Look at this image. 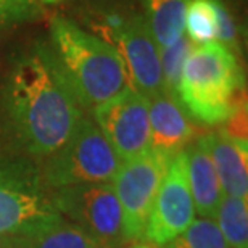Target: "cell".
I'll return each mask as SVG.
<instances>
[{"label":"cell","mask_w":248,"mask_h":248,"mask_svg":"<svg viewBox=\"0 0 248 248\" xmlns=\"http://www.w3.org/2000/svg\"><path fill=\"white\" fill-rule=\"evenodd\" d=\"M7 105L23 145L39 156L60 150L84 116L55 58L44 50L26 53L13 66Z\"/></svg>","instance_id":"obj_1"},{"label":"cell","mask_w":248,"mask_h":248,"mask_svg":"<svg viewBox=\"0 0 248 248\" xmlns=\"http://www.w3.org/2000/svg\"><path fill=\"white\" fill-rule=\"evenodd\" d=\"M50 36L53 58L81 107L93 110L129 87L123 60L102 37L62 16L52 19Z\"/></svg>","instance_id":"obj_2"},{"label":"cell","mask_w":248,"mask_h":248,"mask_svg":"<svg viewBox=\"0 0 248 248\" xmlns=\"http://www.w3.org/2000/svg\"><path fill=\"white\" fill-rule=\"evenodd\" d=\"M177 98L187 115L205 124L226 123L247 107L235 53L219 42L193 47L182 68Z\"/></svg>","instance_id":"obj_3"},{"label":"cell","mask_w":248,"mask_h":248,"mask_svg":"<svg viewBox=\"0 0 248 248\" xmlns=\"http://www.w3.org/2000/svg\"><path fill=\"white\" fill-rule=\"evenodd\" d=\"M121 160L92 118L82 116L68 142L48 156L46 181L53 188L111 184Z\"/></svg>","instance_id":"obj_4"},{"label":"cell","mask_w":248,"mask_h":248,"mask_svg":"<svg viewBox=\"0 0 248 248\" xmlns=\"http://www.w3.org/2000/svg\"><path fill=\"white\" fill-rule=\"evenodd\" d=\"M50 203L58 215L82 229L102 248H121L127 244L121 206L111 184L55 188Z\"/></svg>","instance_id":"obj_5"},{"label":"cell","mask_w":248,"mask_h":248,"mask_svg":"<svg viewBox=\"0 0 248 248\" xmlns=\"http://www.w3.org/2000/svg\"><path fill=\"white\" fill-rule=\"evenodd\" d=\"M172 156L150 148L143 155L121 163L111 186L121 206L127 244L143 239L153 202Z\"/></svg>","instance_id":"obj_6"},{"label":"cell","mask_w":248,"mask_h":248,"mask_svg":"<svg viewBox=\"0 0 248 248\" xmlns=\"http://www.w3.org/2000/svg\"><path fill=\"white\" fill-rule=\"evenodd\" d=\"M98 31L123 60L129 87L145 98L163 91L160 48L153 41L143 16H110Z\"/></svg>","instance_id":"obj_7"},{"label":"cell","mask_w":248,"mask_h":248,"mask_svg":"<svg viewBox=\"0 0 248 248\" xmlns=\"http://www.w3.org/2000/svg\"><path fill=\"white\" fill-rule=\"evenodd\" d=\"M93 121L121 163L150 150L148 100L127 87L111 100L93 108Z\"/></svg>","instance_id":"obj_8"},{"label":"cell","mask_w":248,"mask_h":248,"mask_svg":"<svg viewBox=\"0 0 248 248\" xmlns=\"http://www.w3.org/2000/svg\"><path fill=\"white\" fill-rule=\"evenodd\" d=\"M195 205L188 186L184 150L171 158L148 216L143 239L147 244L165 247L181 235L195 219Z\"/></svg>","instance_id":"obj_9"},{"label":"cell","mask_w":248,"mask_h":248,"mask_svg":"<svg viewBox=\"0 0 248 248\" xmlns=\"http://www.w3.org/2000/svg\"><path fill=\"white\" fill-rule=\"evenodd\" d=\"M148 100V123H150V147L166 155H176L192 142L195 129L188 121L187 111L179 98L165 91Z\"/></svg>","instance_id":"obj_10"},{"label":"cell","mask_w":248,"mask_h":248,"mask_svg":"<svg viewBox=\"0 0 248 248\" xmlns=\"http://www.w3.org/2000/svg\"><path fill=\"white\" fill-rule=\"evenodd\" d=\"M60 215L50 200L29 190L0 186V234L24 235L55 221Z\"/></svg>","instance_id":"obj_11"},{"label":"cell","mask_w":248,"mask_h":248,"mask_svg":"<svg viewBox=\"0 0 248 248\" xmlns=\"http://www.w3.org/2000/svg\"><path fill=\"white\" fill-rule=\"evenodd\" d=\"M184 153L195 213H198L202 217L215 221L216 211L224 193H222L215 163L211 160L206 136L197 139L187 150H184Z\"/></svg>","instance_id":"obj_12"},{"label":"cell","mask_w":248,"mask_h":248,"mask_svg":"<svg viewBox=\"0 0 248 248\" xmlns=\"http://www.w3.org/2000/svg\"><path fill=\"white\" fill-rule=\"evenodd\" d=\"M224 197L248 198V145L224 131L206 136Z\"/></svg>","instance_id":"obj_13"},{"label":"cell","mask_w":248,"mask_h":248,"mask_svg":"<svg viewBox=\"0 0 248 248\" xmlns=\"http://www.w3.org/2000/svg\"><path fill=\"white\" fill-rule=\"evenodd\" d=\"M188 0H143L145 21L156 47L163 50L184 36Z\"/></svg>","instance_id":"obj_14"},{"label":"cell","mask_w":248,"mask_h":248,"mask_svg":"<svg viewBox=\"0 0 248 248\" xmlns=\"http://www.w3.org/2000/svg\"><path fill=\"white\" fill-rule=\"evenodd\" d=\"M21 248H102L78 226L64 217L21 235Z\"/></svg>","instance_id":"obj_15"},{"label":"cell","mask_w":248,"mask_h":248,"mask_svg":"<svg viewBox=\"0 0 248 248\" xmlns=\"http://www.w3.org/2000/svg\"><path fill=\"white\" fill-rule=\"evenodd\" d=\"M215 219L231 248H248V198L222 197Z\"/></svg>","instance_id":"obj_16"},{"label":"cell","mask_w":248,"mask_h":248,"mask_svg":"<svg viewBox=\"0 0 248 248\" xmlns=\"http://www.w3.org/2000/svg\"><path fill=\"white\" fill-rule=\"evenodd\" d=\"M184 34L193 46L216 42L215 0H188L184 16Z\"/></svg>","instance_id":"obj_17"},{"label":"cell","mask_w":248,"mask_h":248,"mask_svg":"<svg viewBox=\"0 0 248 248\" xmlns=\"http://www.w3.org/2000/svg\"><path fill=\"white\" fill-rule=\"evenodd\" d=\"M165 248H231L217 229L216 222L206 217L193 219L192 224L166 244Z\"/></svg>","instance_id":"obj_18"},{"label":"cell","mask_w":248,"mask_h":248,"mask_svg":"<svg viewBox=\"0 0 248 248\" xmlns=\"http://www.w3.org/2000/svg\"><path fill=\"white\" fill-rule=\"evenodd\" d=\"M193 47L195 46L192 44V41L184 34L172 46L160 50L163 91L172 97H177V87H179L182 68H184V63Z\"/></svg>","instance_id":"obj_19"},{"label":"cell","mask_w":248,"mask_h":248,"mask_svg":"<svg viewBox=\"0 0 248 248\" xmlns=\"http://www.w3.org/2000/svg\"><path fill=\"white\" fill-rule=\"evenodd\" d=\"M42 13L44 5L39 0H0V24L34 21Z\"/></svg>","instance_id":"obj_20"},{"label":"cell","mask_w":248,"mask_h":248,"mask_svg":"<svg viewBox=\"0 0 248 248\" xmlns=\"http://www.w3.org/2000/svg\"><path fill=\"white\" fill-rule=\"evenodd\" d=\"M215 8H216V42L222 44L224 47L232 50V48L237 47L235 23L221 0H215Z\"/></svg>","instance_id":"obj_21"},{"label":"cell","mask_w":248,"mask_h":248,"mask_svg":"<svg viewBox=\"0 0 248 248\" xmlns=\"http://www.w3.org/2000/svg\"><path fill=\"white\" fill-rule=\"evenodd\" d=\"M0 248H21V235L0 234Z\"/></svg>","instance_id":"obj_22"},{"label":"cell","mask_w":248,"mask_h":248,"mask_svg":"<svg viewBox=\"0 0 248 248\" xmlns=\"http://www.w3.org/2000/svg\"><path fill=\"white\" fill-rule=\"evenodd\" d=\"M42 5H58V3H62L64 2V0H39Z\"/></svg>","instance_id":"obj_23"},{"label":"cell","mask_w":248,"mask_h":248,"mask_svg":"<svg viewBox=\"0 0 248 248\" xmlns=\"http://www.w3.org/2000/svg\"><path fill=\"white\" fill-rule=\"evenodd\" d=\"M127 248H160V247H155L152 244H137V245H132V247H127Z\"/></svg>","instance_id":"obj_24"}]
</instances>
